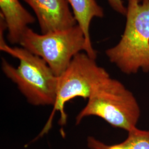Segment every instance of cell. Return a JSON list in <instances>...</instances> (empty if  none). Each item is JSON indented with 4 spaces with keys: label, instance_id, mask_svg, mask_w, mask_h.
Masks as SVG:
<instances>
[{
    "label": "cell",
    "instance_id": "cell-10",
    "mask_svg": "<svg viewBox=\"0 0 149 149\" xmlns=\"http://www.w3.org/2000/svg\"><path fill=\"white\" fill-rule=\"evenodd\" d=\"M87 145L89 149H129L125 140L119 144L107 145L91 136L87 138Z\"/></svg>",
    "mask_w": 149,
    "mask_h": 149
},
{
    "label": "cell",
    "instance_id": "cell-8",
    "mask_svg": "<svg viewBox=\"0 0 149 149\" xmlns=\"http://www.w3.org/2000/svg\"><path fill=\"white\" fill-rule=\"evenodd\" d=\"M77 24L81 27L85 36L87 53L90 57L96 59L97 52L92 46L90 27L93 18H102L104 11L96 0H68Z\"/></svg>",
    "mask_w": 149,
    "mask_h": 149
},
{
    "label": "cell",
    "instance_id": "cell-11",
    "mask_svg": "<svg viewBox=\"0 0 149 149\" xmlns=\"http://www.w3.org/2000/svg\"><path fill=\"white\" fill-rule=\"evenodd\" d=\"M109 4L111 6L112 8L118 13L126 15L127 8L124 5V3L122 0H107ZM146 0H139L140 2H142Z\"/></svg>",
    "mask_w": 149,
    "mask_h": 149
},
{
    "label": "cell",
    "instance_id": "cell-2",
    "mask_svg": "<svg viewBox=\"0 0 149 149\" xmlns=\"http://www.w3.org/2000/svg\"><path fill=\"white\" fill-rule=\"evenodd\" d=\"M121 39L106 51L109 61L125 74L149 72V0H128Z\"/></svg>",
    "mask_w": 149,
    "mask_h": 149
},
{
    "label": "cell",
    "instance_id": "cell-7",
    "mask_svg": "<svg viewBox=\"0 0 149 149\" xmlns=\"http://www.w3.org/2000/svg\"><path fill=\"white\" fill-rule=\"evenodd\" d=\"M0 15L5 22L7 40L11 44H19L28 25L36 18L22 5L19 0H0Z\"/></svg>",
    "mask_w": 149,
    "mask_h": 149
},
{
    "label": "cell",
    "instance_id": "cell-3",
    "mask_svg": "<svg viewBox=\"0 0 149 149\" xmlns=\"http://www.w3.org/2000/svg\"><path fill=\"white\" fill-rule=\"evenodd\" d=\"M76 117L78 125L85 118H100L114 128L129 132L137 128L140 109L136 98L121 82L109 77L93 91Z\"/></svg>",
    "mask_w": 149,
    "mask_h": 149
},
{
    "label": "cell",
    "instance_id": "cell-1",
    "mask_svg": "<svg viewBox=\"0 0 149 149\" xmlns=\"http://www.w3.org/2000/svg\"><path fill=\"white\" fill-rule=\"evenodd\" d=\"M0 49L19 60L16 68L2 58L1 69L16 84L27 102L34 106H53L56 98L58 76L47 63L21 47L12 48L6 43L0 45Z\"/></svg>",
    "mask_w": 149,
    "mask_h": 149
},
{
    "label": "cell",
    "instance_id": "cell-6",
    "mask_svg": "<svg viewBox=\"0 0 149 149\" xmlns=\"http://www.w3.org/2000/svg\"><path fill=\"white\" fill-rule=\"evenodd\" d=\"M34 11L42 34L69 29L77 25L68 0H23Z\"/></svg>",
    "mask_w": 149,
    "mask_h": 149
},
{
    "label": "cell",
    "instance_id": "cell-4",
    "mask_svg": "<svg viewBox=\"0 0 149 149\" xmlns=\"http://www.w3.org/2000/svg\"><path fill=\"white\" fill-rule=\"evenodd\" d=\"M109 77L110 75L106 69L98 66L96 59L85 52L74 56L67 69L58 76L56 98L52 112L43 130L34 140L49 132L56 113H60L59 125H65L68 118L65 109L66 103L79 97L88 100L96 87Z\"/></svg>",
    "mask_w": 149,
    "mask_h": 149
},
{
    "label": "cell",
    "instance_id": "cell-5",
    "mask_svg": "<svg viewBox=\"0 0 149 149\" xmlns=\"http://www.w3.org/2000/svg\"><path fill=\"white\" fill-rule=\"evenodd\" d=\"M19 44L43 59L57 76L64 72L74 56L87 50L85 34L78 24L41 34L28 27Z\"/></svg>",
    "mask_w": 149,
    "mask_h": 149
},
{
    "label": "cell",
    "instance_id": "cell-9",
    "mask_svg": "<svg viewBox=\"0 0 149 149\" xmlns=\"http://www.w3.org/2000/svg\"><path fill=\"white\" fill-rule=\"evenodd\" d=\"M125 140L129 149H149V130L135 128L128 132Z\"/></svg>",
    "mask_w": 149,
    "mask_h": 149
}]
</instances>
